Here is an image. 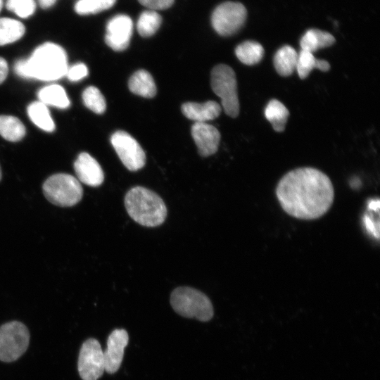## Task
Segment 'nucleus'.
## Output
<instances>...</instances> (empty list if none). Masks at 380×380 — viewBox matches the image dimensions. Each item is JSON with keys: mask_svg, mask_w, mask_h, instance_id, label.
I'll return each mask as SVG.
<instances>
[{"mask_svg": "<svg viewBox=\"0 0 380 380\" xmlns=\"http://www.w3.org/2000/svg\"><path fill=\"white\" fill-rule=\"evenodd\" d=\"M275 193L283 210L303 220L320 218L329 211L334 200V189L329 177L310 167L288 172L279 181Z\"/></svg>", "mask_w": 380, "mask_h": 380, "instance_id": "f257e3e1", "label": "nucleus"}, {"mask_svg": "<svg viewBox=\"0 0 380 380\" xmlns=\"http://www.w3.org/2000/svg\"><path fill=\"white\" fill-rule=\"evenodd\" d=\"M68 56L65 49L58 44L44 42L26 59L15 63L14 71L20 77L44 81H53L65 75Z\"/></svg>", "mask_w": 380, "mask_h": 380, "instance_id": "f03ea898", "label": "nucleus"}, {"mask_svg": "<svg viewBox=\"0 0 380 380\" xmlns=\"http://www.w3.org/2000/svg\"><path fill=\"white\" fill-rule=\"evenodd\" d=\"M125 205L128 215L145 227L159 226L167 216V208L163 199L156 193L143 186H134L127 191Z\"/></svg>", "mask_w": 380, "mask_h": 380, "instance_id": "7ed1b4c3", "label": "nucleus"}, {"mask_svg": "<svg viewBox=\"0 0 380 380\" xmlns=\"http://www.w3.org/2000/svg\"><path fill=\"white\" fill-rule=\"evenodd\" d=\"M170 304L174 310L184 317L207 322L213 316V307L209 298L197 289L180 286L171 293Z\"/></svg>", "mask_w": 380, "mask_h": 380, "instance_id": "20e7f679", "label": "nucleus"}, {"mask_svg": "<svg viewBox=\"0 0 380 380\" xmlns=\"http://www.w3.org/2000/svg\"><path fill=\"white\" fill-rule=\"evenodd\" d=\"M43 192L49 202L61 207L76 205L83 195L80 182L74 176L65 173L50 176L43 184Z\"/></svg>", "mask_w": 380, "mask_h": 380, "instance_id": "39448f33", "label": "nucleus"}, {"mask_svg": "<svg viewBox=\"0 0 380 380\" xmlns=\"http://www.w3.org/2000/svg\"><path fill=\"white\" fill-rule=\"evenodd\" d=\"M210 81L213 91L221 99L224 113L231 118L237 117L239 101L234 70L225 64L217 65L211 71Z\"/></svg>", "mask_w": 380, "mask_h": 380, "instance_id": "423d86ee", "label": "nucleus"}, {"mask_svg": "<svg viewBox=\"0 0 380 380\" xmlns=\"http://www.w3.org/2000/svg\"><path fill=\"white\" fill-rule=\"evenodd\" d=\"M30 343L27 327L18 321H11L0 327V360L11 362L26 351Z\"/></svg>", "mask_w": 380, "mask_h": 380, "instance_id": "0eeeda50", "label": "nucleus"}, {"mask_svg": "<svg viewBox=\"0 0 380 380\" xmlns=\"http://www.w3.org/2000/svg\"><path fill=\"white\" fill-rule=\"evenodd\" d=\"M247 15L245 6L239 2L227 1L213 11L211 22L215 30L222 36L236 32L243 25Z\"/></svg>", "mask_w": 380, "mask_h": 380, "instance_id": "6e6552de", "label": "nucleus"}, {"mask_svg": "<svg viewBox=\"0 0 380 380\" xmlns=\"http://www.w3.org/2000/svg\"><path fill=\"white\" fill-rule=\"evenodd\" d=\"M78 372L82 380H98L105 371L103 351L95 338L86 340L80 350Z\"/></svg>", "mask_w": 380, "mask_h": 380, "instance_id": "1a4fd4ad", "label": "nucleus"}, {"mask_svg": "<svg viewBox=\"0 0 380 380\" xmlns=\"http://www.w3.org/2000/svg\"><path fill=\"white\" fill-rule=\"evenodd\" d=\"M110 142L123 165L130 171L142 168L146 163L145 153L129 133L122 130L115 132Z\"/></svg>", "mask_w": 380, "mask_h": 380, "instance_id": "9d476101", "label": "nucleus"}, {"mask_svg": "<svg viewBox=\"0 0 380 380\" xmlns=\"http://www.w3.org/2000/svg\"><path fill=\"white\" fill-rule=\"evenodd\" d=\"M132 30L133 23L129 16L121 14L115 15L106 25L105 42L113 50L123 51L129 44Z\"/></svg>", "mask_w": 380, "mask_h": 380, "instance_id": "9b49d317", "label": "nucleus"}, {"mask_svg": "<svg viewBox=\"0 0 380 380\" xmlns=\"http://www.w3.org/2000/svg\"><path fill=\"white\" fill-rule=\"evenodd\" d=\"M128 341V334L122 329H115L109 335L107 348L103 352L105 371L107 373L113 374L119 369Z\"/></svg>", "mask_w": 380, "mask_h": 380, "instance_id": "f8f14e48", "label": "nucleus"}, {"mask_svg": "<svg viewBox=\"0 0 380 380\" xmlns=\"http://www.w3.org/2000/svg\"><path fill=\"white\" fill-rule=\"evenodd\" d=\"M191 132L201 156L207 157L217 151L220 134L216 127L206 122H194Z\"/></svg>", "mask_w": 380, "mask_h": 380, "instance_id": "ddd939ff", "label": "nucleus"}, {"mask_svg": "<svg viewBox=\"0 0 380 380\" xmlns=\"http://www.w3.org/2000/svg\"><path fill=\"white\" fill-rule=\"evenodd\" d=\"M77 179L90 186H99L104 180L103 171L97 160L89 153H81L74 163Z\"/></svg>", "mask_w": 380, "mask_h": 380, "instance_id": "4468645a", "label": "nucleus"}, {"mask_svg": "<svg viewBox=\"0 0 380 380\" xmlns=\"http://www.w3.org/2000/svg\"><path fill=\"white\" fill-rule=\"evenodd\" d=\"M221 106L214 101L204 103L186 102L182 106V112L187 118L195 122H205L217 118L220 113Z\"/></svg>", "mask_w": 380, "mask_h": 380, "instance_id": "2eb2a0df", "label": "nucleus"}, {"mask_svg": "<svg viewBox=\"0 0 380 380\" xmlns=\"http://www.w3.org/2000/svg\"><path fill=\"white\" fill-rule=\"evenodd\" d=\"M128 87L131 92L145 98H153L157 91L153 77L146 70L136 71L130 77Z\"/></svg>", "mask_w": 380, "mask_h": 380, "instance_id": "dca6fc26", "label": "nucleus"}, {"mask_svg": "<svg viewBox=\"0 0 380 380\" xmlns=\"http://www.w3.org/2000/svg\"><path fill=\"white\" fill-rule=\"evenodd\" d=\"M335 42L334 36L325 31L310 29L305 32L300 41L301 50L313 53L319 49L331 46Z\"/></svg>", "mask_w": 380, "mask_h": 380, "instance_id": "f3484780", "label": "nucleus"}, {"mask_svg": "<svg viewBox=\"0 0 380 380\" xmlns=\"http://www.w3.org/2000/svg\"><path fill=\"white\" fill-rule=\"evenodd\" d=\"M26 28L23 23L11 17L0 18V46L14 43L25 34Z\"/></svg>", "mask_w": 380, "mask_h": 380, "instance_id": "a211bd4d", "label": "nucleus"}, {"mask_svg": "<svg viewBox=\"0 0 380 380\" xmlns=\"http://www.w3.org/2000/svg\"><path fill=\"white\" fill-rule=\"evenodd\" d=\"M297 59L296 51L292 46L285 45L275 53L273 58L274 66L280 75L289 76L296 70Z\"/></svg>", "mask_w": 380, "mask_h": 380, "instance_id": "6ab92c4d", "label": "nucleus"}, {"mask_svg": "<svg viewBox=\"0 0 380 380\" xmlns=\"http://www.w3.org/2000/svg\"><path fill=\"white\" fill-rule=\"evenodd\" d=\"M37 96L46 106L65 109L70 105L65 90L59 84H53L40 89Z\"/></svg>", "mask_w": 380, "mask_h": 380, "instance_id": "aec40b11", "label": "nucleus"}, {"mask_svg": "<svg viewBox=\"0 0 380 380\" xmlns=\"http://www.w3.org/2000/svg\"><path fill=\"white\" fill-rule=\"evenodd\" d=\"M27 115L32 122L45 132H51L55 129V124L47 106L41 101L31 103L27 108Z\"/></svg>", "mask_w": 380, "mask_h": 380, "instance_id": "412c9836", "label": "nucleus"}, {"mask_svg": "<svg viewBox=\"0 0 380 380\" xmlns=\"http://www.w3.org/2000/svg\"><path fill=\"white\" fill-rule=\"evenodd\" d=\"M314 68L327 72L330 69V64L325 60L317 59L311 52L301 50L298 53L296 68L299 77L306 78Z\"/></svg>", "mask_w": 380, "mask_h": 380, "instance_id": "4be33fe9", "label": "nucleus"}, {"mask_svg": "<svg viewBox=\"0 0 380 380\" xmlns=\"http://www.w3.org/2000/svg\"><path fill=\"white\" fill-rule=\"evenodd\" d=\"M262 46L255 41H246L235 49V54L243 64L253 65L258 63L264 56Z\"/></svg>", "mask_w": 380, "mask_h": 380, "instance_id": "5701e85b", "label": "nucleus"}, {"mask_svg": "<svg viewBox=\"0 0 380 380\" xmlns=\"http://www.w3.org/2000/svg\"><path fill=\"white\" fill-rule=\"evenodd\" d=\"M265 115L277 132H282L289 115L287 108L279 100L272 99L265 109Z\"/></svg>", "mask_w": 380, "mask_h": 380, "instance_id": "b1692460", "label": "nucleus"}, {"mask_svg": "<svg viewBox=\"0 0 380 380\" xmlns=\"http://www.w3.org/2000/svg\"><path fill=\"white\" fill-rule=\"evenodd\" d=\"M26 129L23 122L16 117L0 115V134L10 141H18L25 135Z\"/></svg>", "mask_w": 380, "mask_h": 380, "instance_id": "393cba45", "label": "nucleus"}, {"mask_svg": "<svg viewBox=\"0 0 380 380\" xmlns=\"http://www.w3.org/2000/svg\"><path fill=\"white\" fill-rule=\"evenodd\" d=\"M161 16L155 11H145L140 15L137 28L139 34L144 37L154 34L161 24Z\"/></svg>", "mask_w": 380, "mask_h": 380, "instance_id": "a878e982", "label": "nucleus"}, {"mask_svg": "<svg viewBox=\"0 0 380 380\" xmlns=\"http://www.w3.org/2000/svg\"><path fill=\"white\" fill-rule=\"evenodd\" d=\"M115 1L116 0H77L73 8L77 15H88L110 8Z\"/></svg>", "mask_w": 380, "mask_h": 380, "instance_id": "bb28decb", "label": "nucleus"}, {"mask_svg": "<svg viewBox=\"0 0 380 380\" xmlns=\"http://www.w3.org/2000/svg\"><path fill=\"white\" fill-rule=\"evenodd\" d=\"M4 6L18 19H28L35 13L37 3L36 0H6Z\"/></svg>", "mask_w": 380, "mask_h": 380, "instance_id": "cd10ccee", "label": "nucleus"}, {"mask_svg": "<svg viewBox=\"0 0 380 380\" xmlns=\"http://www.w3.org/2000/svg\"><path fill=\"white\" fill-rule=\"evenodd\" d=\"M82 100L86 107L96 114H102L106 108V103L100 90L94 86L87 87L82 93Z\"/></svg>", "mask_w": 380, "mask_h": 380, "instance_id": "c85d7f7f", "label": "nucleus"}, {"mask_svg": "<svg viewBox=\"0 0 380 380\" xmlns=\"http://www.w3.org/2000/svg\"><path fill=\"white\" fill-rule=\"evenodd\" d=\"M88 73L87 65L83 63H77L68 68L65 76L70 81L77 82L86 77Z\"/></svg>", "mask_w": 380, "mask_h": 380, "instance_id": "c756f323", "label": "nucleus"}, {"mask_svg": "<svg viewBox=\"0 0 380 380\" xmlns=\"http://www.w3.org/2000/svg\"><path fill=\"white\" fill-rule=\"evenodd\" d=\"M143 6L151 10H163L170 7L174 0H138Z\"/></svg>", "mask_w": 380, "mask_h": 380, "instance_id": "7c9ffc66", "label": "nucleus"}, {"mask_svg": "<svg viewBox=\"0 0 380 380\" xmlns=\"http://www.w3.org/2000/svg\"><path fill=\"white\" fill-rule=\"evenodd\" d=\"M8 71V68L6 61L4 58L0 57V84L6 78Z\"/></svg>", "mask_w": 380, "mask_h": 380, "instance_id": "2f4dec72", "label": "nucleus"}, {"mask_svg": "<svg viewBox=\"0 0 380 380\" xmlns=\"http://www.w3.org/2000/svg\"><path fill=\"white\" fill-rule=\"evenodd\" d=\"M58 0H37V4L43 9H49L53 7Z\"/></svg>", "mask_w": 380, "mask_h": 380, "instance_id": "473e14b6", "label": "nucleus"}, {"mask_svg": "<svg viewBox=\"0 0 380 380\" xmlns=\"http://www.w3.org/2000/svg\"><path fill=\"white\" fill-rule=\"evenodd\" d=\"M5 1L4 0H0V13L1 12L4 6Z\"/></svg>", "mask_w": 380, "mask_h": 380, "instance_id": "72a5a7b5", "label": "nucleus"}, {"mask_svg": "<svg viewBox=\"0 0 380 380\" xmlns=\"http://www.w3.org/2000/svg\"><path fill=\"white\" fill-rule=\"evenodd\" d=\"M1 179V166H0V180Z\"/></svg>", "mask_w": 380, "mask_h": 380, "instance_id": "f704fd0d", "label": "nucleus"}]
</instances>
